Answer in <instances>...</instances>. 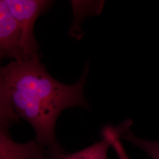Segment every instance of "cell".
<instances>
[{
    "instance_id": "obj_1",
    "label": "cell",
    "mask_w": 159,
    "mask_h": 159,
    "mask_svg": "<svg viewBox=\"0 0 159 159\" xmlns=\"http://www.w3.org/2000/svg\"><path fill=\"white\" fill-rule=\"evenodd\" d=\"M89 70L87 64L79 81L67 85L48 74L40 58L12 60L0 70L1 127L8 128L21 117L34 128L38 144L63 152L55 136L56 121L66 108H90L84 94Z\"/></svg>"
},
{
    "instance_id": "obj_2",
    "label": "cell",
    "mask_w": 159,
    "mask_h": 159,
    "mask_svg": "<svg viewBox=\"0 0 159 159\" xmlns=\"http://www.w3.org/2000/svg\"><path fill=\"white\" fill-rule=\"evenodd\" d=\"M21 31V44L25 59L40 58L39 46L34 36L37 18L48 10L53 4L49 0H4Z\"/></svg>"
},
{
    "instance_id": "obj_3",
    "label": "cell",
    "mask_w": 159,
    "mask_h": 159,
    "mask_svg": "<svg viewBox=\"0 0 159 159\" xmlns=\"http://www.w3.org/2000/svg\"><path fill=\"white\" fill-rule=\"evenodd\" d=\"M21 31L4 0L0 1V56L14 61L24 60L21 44Z\"/></svg>"
},
{
    "instance_id": "obj_4",
    "label": "cell",
    "mask_w": 159,
    "mask_h": 159,
    "mask_svg": "<svg viewBox=\"0 0 159 159\" xmlns=\"http://www.w3.org/2000/svg\"><path fill=\"white\" fill-rule=\"evenodd\" d=\"M8 130L1 129V159H48L52 154L35 140L26 144L14 142Z\"/></svg>"
},
{
    "instance_id": "obj_5",
    "label": "cell",
    "mask_w": 159,
    "mask_h": 159,
    "mask_svg": "<svg viewBox=\"0 0 159 159\" xmlns=\"http://www.w3.org/2000/svg\"><path fill=\"white\" fill-rule=\"evenodd\" d=\"M110 147L108 139L102 137L100 142L79 152L70 154L62 152L52 155L48 159H108V151Z\"/></svg>"
},
{
    "instance_id": "obj_6",
    "label": "cell",
    "mask_w": 159,
    "mask_h": 159,
    "mask_svg": "<svg viewBox=\"0 0 159 159\" xmlns=\"http://www.w3.org/2000/svg\"><path fill=\"white\" fill-rule=\"evenodd\" d=\"M131 121L126 120L117 127L120 137L126 139L140 148L151 159H159V140L150 141L137 137L131 131Z\"/></svg>"
},
{
    "instance_id": "obj_7",
    "label": "cell",
    "mask_w": 159,
    "mask_h": 159,
    "mask_svg": "<svg viewBox=\"0 0 159 159\" xmlns=\"http://www.w3.org/2000/svg\"><path fill=\"white\" fill-rule=\"evenodd\" d=\"M102 133V136L106 137L109 140L111 147L115 151L118 159H131L123 146L117 127L106 125L103 127Z\"/></svg>"
}]
</instances>
